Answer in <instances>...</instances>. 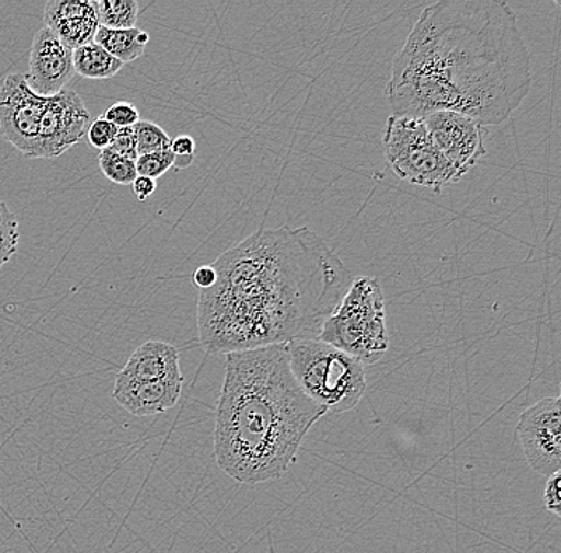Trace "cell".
Instances as JSON below:
<instances>
[{"label":"cell","instance_id":"1","mask_svg":"<svg viewBox=\"0 0 561 553\" xmlns=\"http://www.w3.org/2000/svg\"><path fill=\"white\" fill-rule=\"evenodd\" d=\"M198 299V335L214 355L318 338L354 276L307 227L261 229L213 264Z\"/></svg>","mask_w":561,"mask_h":553},{"label":"cell","instance_id":"2","mask_svg":"<svg viewBox=\"0 0 561 553\" xmlns=\"http://www.w3.org/2000/svg\"><path fill=\"white\" fill-rule=\"evenodd\" d=\"M531 87V56L506 2L440 0L394 56L385 96L396 117L455 112L486 128L508 120Z\"/></svg>","mask_w":561,"mask_h":553},{"label":"cell","instance_id":"3","mask_svg":"<svg viewBox=\"0 0 561 553\" xmlns=\"http://www.w3.org/2000/svg\"><path fill=\"white\" fill-rule=\"evenodd\" d=\"M325 415L298 387L287 345L230 353L216 408L217 465L241 485L278 481Z\"/></svg>","mask_w":561,"mask_h":553},{"label":"cell","instance_id":"4","mask_svg":"<svg viewBox=\"0 0 561 553\" xmlns=\"http://www.w3.org/2000/svg\"><path fill=\"white\" fill-rule=\"evenodd\" d=\"M290 372L305 394L328 413L354 411L367 391L363 364L318 338L289 343Z\"/></svg>","mask_w":561,"mask_h":553},{"label":"cell","instance_id":"5","mask_svg":"<svg viewBox=\"0 0 561 553\" xmlns=\"http://www.w3.org/2000/svg\"><path fill=\"white\" fill-rule=\"evenodd\" d=\"M318 339L353 356L363 366L383 359L389 334L380 281L370 276L354 278L342 302L322 325Z\"/></svg>","mask_w":561,"mask_h":553},{"label":"cell","instance_id":"6","mask_svg":"<svg viewBox=\"0 0 561 553\" xmlns=\"http://www.w3.org/2000/svg\"><path fill=\"white\" fill-rule=\"evenodd\" d=\"M383 147L389 168L402 181L431 188L434 194L461 181L421 118L391 115L386 120Z\"/></svg>","mask_w":561,"mask_h":553},{"label":"cell","instance_id":"7","mask_svg":"<svg viewBox=\"0 0 561 553\" xmlns=\"http://www.w3.org/2000/svg\"><path fill=\"white\" fill-rule=\"evenodd\" d=\"M48 97L27 85L26 73H9L0 83V136L27 159H35L38 126Z\"/></svg>","mask_w":561,"mask_h":553},{"label":"cell","instance_id":"8","mask_svg":"<svg viewBox=\"0 0 561 553\" xmlns=\"http://www.w3.org/2000/svg\"><path fill=\"white\" fill-rule=\"evenodd\" d=\"M526 461L543 477L561 469V399L546 398L526 408L517 426Z\"/></svg>","mask_w":561,"mask_h":553},{"label":"cell","instance_id":"9","mask_svg":"<svg viewBox=\"0 0 561 553\" xmlns=\"http://www.w3.org/2000/svg\"><path fill=\"white\" fill-rule=\"evenodd\" d=\"M91 122L93 117L76 91L66 89L48 97L38 126L35 159L61 157L85 138Z\"/></svg>","mask_w":561,"mask_h":553},{"label":"cell","instance_id":"10","mask_svg":"<svg viewBox=\"0 0 561 553\" xmlns=\"http://www.w3.org/2000/svg\"><path fill=\"white\" fill-rule=\"evenodd\" d=\"M444 153L448 163L455 168L459 176H465L486 155V128L479 122L455 114V112H434L421 118Z\"/></svg>","mask_w":561,"mask_h":553},{"label":"cell","instance_id":"11","mask_svg":"<svg viewBox=\"0 0 561 553\" xmlns=\"http://www.w3.org/2000/svg\"><path fill=\"white\" fill-rule=\"evenodd\" d=\"M27 85L42 97H53L68 89L76 69L73 50L66 47L48 27H42L34 36L30 51Z\"/></svg>","mask_w":561,"mask_h":553},{"label":"cell","instance_id":"12","mask_svg":"<svg viewBox=\"0 0 561 553\" xmlns=\"http://www.w3.org/2000/svg\"><path fill=\"white\" fill-rule=\"evenodd\" d=\"M184 378L174 380L136 381L117 376L112 398L135 416H152L164 413L178 404Z\"/></svg>","mask_w":561,"mask_h":553},{"label":"cell","instance_id":"13","mask_svg":"<svg viewBox=\"0 0 561 553\" xmlns=\"http://www.w3.org/2000/svg\"><path fill=\"white\" fill-rule=\"evenodd\" d=\"M44 21L70 50L94 42L100 27L91 0H51L45 5Z\"/></svg>","mask_w":561,"mask_h":553},{"label":"cell","instance_id":"14","mask_svg":"<svg viewBox=\"0 0 561 553\" xmlns=\"http://www.w3.org/2000/svg\"><path fill=\"white\" fill-rule=\"evenodd\" d=\"M118 376L136 381L174 380L184 378L179 366V352L167 342L142 343L129 357Z\"/></svg>","mask_w":561,"mask_h":553},{"label":"cell","instance_id":"15","mask_svg":"<svg viewBox=\"0 0 561 553\" xmlns=\"http://www.w3.org/2000/svg\"><path fill=\"white\" fill-rule=\"evenodd\" d=\"M150 36L146 31L139 27L133 30H107V27H98L94 44L103 47L108 55L114 56L123 66L136 61L146 51Z\"/></svg>","mask_w":561,"mask_h":553},{"label":"cell","instance_id":"16","mask_svg":"<svg viewBox=\"0 0 561 553\" xmlns=\"http://www.w3.org/2000/svg\"><path fill=\"white\" fill-rule=\"evenodd\" d=\"M121 61L107 54L100 45L91 44L73 50V69L85 79L104 80L112 79L122 71Z\"/></svg>","mask_w":561,"mask_h":553},{"label":"cell","instance_id":"17","mask_svg":"<svg viewBox=\"0 0 561 553\" xmlns=\"http://www.w3.org/2000/svg\"><path fill=\"white\" fill-rule=\"evenodd\" d=\"M98 24L107 30H133L139 19L136 0H93Z\"/></svg>","mask_w":561,"mask_h":553},{"label":"cell","instance_id":"18","mask_svg":"<svg viewBox=\"0 0 561 553\" xmlns=\"http://www.w3.org/2000/svg\"><path fill=\"white\" fill-rule=\"evenodd\" d=\"M98 163H100L104 176L114 184L131 185L133 181L138 177L135 161L125 159V157L118 155L112 150H101Z\"/></svg>","mask_w":561,"mask_h":553},{"label":"cell","instance_id":"19","mask_svg":"<svg viewBox=\"0 0 561 553\" xmlns=\"http://www.w3.org/2000/svg\"><path fill=\"white\" fill-rule=\"evenodd\" d=\"M20 243V227L16 216L7 203L0 201V269L16 254Z\"/></svg>","mask_w":561,"mask_h":553},{"label":"cell","instance_id":"20","mask_svg":"<svg viewBox=\"0 0 561 553\" xmlns=\"http://www.w3.org/2000/svg\"><path fill=\"white\" fill-rule=\"evenodd\" d=\"M133 128L136 133L138 157L170 149L171 138L160 125L149 120H139Z\"/></svg>","mask_w":561,"mask_h":553},{"label":"cell","instance_id":"21","mask_svg":"<svg viewBox=\"0 0 561 553\" xmlns=\"http://www.w3.org/2000/svg\"><path fill=\"white\" fill-rule=\"evenodd\" d=\"M136 163V173L138 176L153 178L164 176L171 168L174 166L175 157L170 149L161 150V152L147 153V155L138 157Z\"/></svg>","mask_w":561,"mask_h":553},{"label":"cell","instance_id":"22","mask_svg":"<svg viewBox=\"0 0 561 553\" xmlns=\"http://www.w3.org/2000/svg\"><path fill=\"white\" fill-rule=\"evenodd\" d=\"M103 117L117 128H133L140 120L138 108L128 101H117L112 104Z\"/></svg>","mask_w":561,"mask_h":553},{"label":"cell","instance_id":"23","mask_svg":"<svg viewBox=\"0 0 561 553\" xmlns=\"http://www.w3.org/2000/svg\"><path fill=\"white\" fill-rule=\"evenodd\" d=\"M117 126L112 125L104 117L94 118L87 131L88 142L98 150L108 149L117 135Z\"/></svg>","mask_w":561,"mask_h":553},{"label":"cell","instance_id":"24","mask_svg":"<svg viewBox=\"0 0 561 553\" xmlns=\"http://www.w3.org/2000/svg\"><path fill=\"white\" fill-rule=\"evenodd\" d=\"M108 150L125 157V159L138 160V149H136L135 128H118L114 141H112Z\"/></svg>","mask_w":561,"mask_h":553},{"label":"cell","instance_id":"25","mask_svg":"<svg viewBox=\"0 0 561 553\" xmlns=\"http://www.w3.org/2000/svg\"><path fill=\"white\" fill-rule=\"evenodd\" d=\"M543 506L550 514L560 517V472L547 477L546 488H543Z\"/></svg>","mask_w":561,"mask_h":553},{"label":"cell","instance_id":"26","mask_svg":"<svg viewBox=\"0 0 561 553\" xmlns=\"http://www.w3.org/2000/svg\"><path fill=\"white\" fill-rule=\"evenodd\" d=\"M195 139L188 135H181L171 139V152L175 159H195Z\"/></svg>","mask_w":561,"mask_h":553},{"label":"cell","instance_id":"27","mask_svg":"<svg viewBox=\"0 0 561 553\" xmlns=\"http://www.w3.org/2000/svg\"><path fill=\"white\" fill-rule=\"evenodd\" d=\"M133 194L135 197L139 199V201H146L156 194L157 191V181L149 177L138 176L133 181L131 184Z\"/></svg>","mask_w":561,"mask_h":553},{"label":"cell","instance_id":"28","mask_svg":"<svg viewBox=\"0 0 561 553\" xmlns=\"http://www.w3.org/2000/svg\"><path fill=\"white\" fill-rule=\"evenodd\" d=\"M217 273L213 265H203L193 273V283L202 290H208L216 285Z\"/></svg>","mask_w":561,"mask_h":553}]
</instances>
